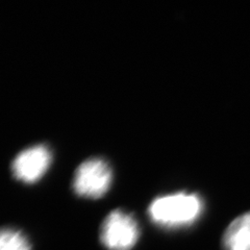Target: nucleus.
Listing matches in <instances>:
<instances>
[{
    "instance_id": "nucleus-1",
    "label": "nucleus",
    "mask_w": 250,
    "mask_h": 250,
    "mask_svg": "<svg viewBox=\"0 0 250 250\" xmlns=\"http://www.w3.org/2000/svg\"><path fill=\"white\" fill-rule=\"evenodd\" d=\"M203 203L197 194L176 193L155 198L148 208L151 221L163 228L177 229L198 220Z\"/></svg>"
},
{
    "instance_id": "nucleus-2",
    "label": "nucleus",
    "mask_w": 250,
    "mask_h": 250,
    "mask_svg": "<svg viewBox=\"0 0 250 250\" xmlns=\"http://www.w3.org/2000/svg\"><path fill=\"white\" fill-rule=\"evenodd\" d=\"M139 226L135 218L121 209L113 210L104 219L100 240L108 250H130L139 239Z\"/></svg>"
},
{
    "instance_id": "nucleus-3",
    "label": "nucleus",
    "mask_w": 250,
    "mask_h": 250,
    "mask_svg": "<svg viewBox=\"0 0 250 250\" xmlns=\"http://www.w3.org/2000/svg\"><path fill=\"white\" fill-rule=\"evenodd\" d=\"M112 183V171L101 159L84 161L75 171L73 189L83 197L99 198L107 192Z\"/></svg>"
},
{
    "instance_id": "nucleus-4",
    "label": "nucleus",
    "mask_w": 250,
    "mask_h": 250,
    "mask_svg": "<svg viewBox=\"0 0 250 250\" xmlns=\"http://www.w3.org/2000/svg\"><path fill=\"white\" fill-rule=\"evenodd\" d=\"M51 152L45 145L33 146L21 151L12 164L14 176L26 184L38 182L48 170Z\"/></svg>"
},
{
    "instance_id": "nucleus-5",
    "label": "nucleus",
    "mask_w": 250,
    "mask_h": 250,
    "mask_svg": "<svg viewBox=\"0 0 250 250\" xmlns=\"http://www.w3.org/2000/svg\"><path fill=\"white\" fill-rule=\"evenodd\" d=\"M223 246L225 250H250V212L239 216L229 225Z\"/></svg>"
},
{
    "instance_id": "nucleus-6",
    "label": "nucleus",
    "mask_w": 250,
    "mask_h": 250,
    "mask_svg": "<svg viewBox=\"0 0 250 250\" xmlns=\"http://www.w3.org/2000/svg\"><path fill=\"white\" fill-rule=\"evenodd\" d=\"M0 250H30V245L19 230L4 229L0 234Z\"/></svg>"
}]
</instances>
